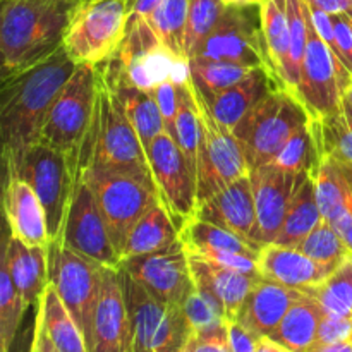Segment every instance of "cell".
Instances as JSON below:
<instances>
[{
	"instance_id": "obj_1",
	"label": "cell",
	"mask_w": 352,
	"mask_h": 352,
	"mask_svg": "<svg viewBox=\"0 0 352 352\" xmlns=\"http://www.w3.org/2000/svg\"><path fill=\"white\" fill-rule=\"evenodd\" d=\"M76 67L62 45L38 64L2 79L0 138L6 167L40 143L48 113Z\"/></svg>"
},
{
	"instance_id": "obj_2",
	"label": "cell",
	"mask_w": 352,
	"mask_h": 352,
	"mask_svg": "<svg viewBox=\"0 0 352 352\" xmlns=\"http://www.w3.org/2000/svg\"><path fill=\"white\" fill-rule=\"evenodd\" d=\"M82 2L85 0H2V79L38 64L60 48Z\"/></svg>"
},
{
	"instance_id": "obj_3",
	"label": "cell",
	"mask_w": 352,
	"mask_h": 352,
	"mask_svg": "<svg viewBox=\"0 0 352 352\" xmlns=\"http://www.w3.org/2000/svg\"><path fill=\"white\" fill-rule=\"evenodd\" d=\"M95 67L109 86L126 82L148 91L168 79L182 82L189 78L188 58L172 54L143 16L129 17L120 47Z\"/></svg>"
},
{
	"instance_id": "obj_4",
	"label": "cell",
	"mask_w": 352,
	"mask_h": 352,
	"mask_svg": "<svg viewBox=\"0 0 352 352\" xmlns=\"http://www.w3.org/2000/svg\"><path fill=\"white\" fill-rule=\"evenodd\" d=\"M86 165H100L155 182L146 150L131 124L122 102L102 78L95 120L79 158V167Z\"/></svg>"
},
{
	"instance_id": "obj_5",
	"label": "cell",
	"mask_w": 352,
	"mask_h": 352,
	"mask_svg": "<svg viewBox=\"0 0 352 352\" xmlns=\"http://www.w3.org/2000/svg\"><path fill=\"white\" fill-rule=\"evenodd\" d=\"M309 120L308 110L294 93L285 88L268 93L232 127L250 170L270 164Z\"/></svg>"
},
{
	"instance_id": "obj_6",
	"label": "cell",
	"mask_w": 352,
	"mask_h": 352,
	"mask_svg": "<svg viewBox=\"0 0 352 352\" xmlns=\"http://www.w3.org/2000/svg\"><path fill=\"white\" fill-rule=\"evenodd\" d=\"M100 78L95 65L78 64L47 117L40 143L71 158L79 172L82 144L93 127Z\"/></svg>"
},
{
	"instance_id": "obj_7",
	"label": "cell",
	"mask_w": 352,
	"mask_h": 352,
	"mask_svg": "<svg viewBox=\"0 0 352 352\" xmlns=\"http://www.w3.org/2000/svg\"><path fill=\"white\" fill-rule=\"evenodd\" d=\"M79 172L98 199L110 239L120 256L133 227L160 199L157 186L138 175L100 165L79 167Z\"/></svg>"
},
{
	"instance_id": "obj_8",
	"label": "cell",
	"mask_w": 352,
	"mask_h": 352,
	"mask_svg": "<svg viewBox=\"0 0 352 352\" xmlns=\"http://www.w3.org/2000/svg\"><path fill=\"white\" fill-rule=\"evenodd\" d=\"M192 57L230 62L251 69H267L284 86L265 40L261 3L227 6L217 26L199 45Z\"/></svg>"
},
{
	"instance_id": "obj_9",
	"label": "cell",
	"mask_w": 352,
	"mask_h": 352,
	"mask_svg": "<svg viewBox=\"0 0 352 352\" xmlns=\"http://www.w3.org/2000/svg\"><path fill=\"white\" fill-rule=\"evenodd\" d=\"M48 280L82 332L88 351L93 347L102 263L78 254L60 239L48 243Z\"/></svg>"
},
{
	"instance_id": "obj_10",
	"label": "cell",
	"mask_w": 352,
	"mask_h": 352,
	"mask_svg": "<svg viewBox=\"0 0 352 352\" xmlns=\"http://www.w3.org/2000/svg\"><path fill=\"white\" fill-rule=\"evenodd\" d=\"M195 95L199 112V144L196 160L199 206L234 181L250 174V167L232 131L213 116L208 103L196 88Z\"/></svg>"
},
{
	"instance_id": "obj_11",
	"label": "cell",
	"mask_w": 352,
	"mask_h": 352,
	"mask_svg": "<svg viewBox=\"0 0 352 352\" xmlns=\"http://www.w3.org/2000/svg\"><path fill=\"white\" fill-rule=\"evenodd\" d=\"M129 0H85L72 17L64 47L76 64L105 62L126 38Z\"/></svg>"
},
{
	"instance_id": "obj_12",
	"label": "cell",
	"mask_w": 352,
	"mask_h": 352,
	"mask_svg": "<svg viewBox=\"0 0 352 352\" xmlns=\"http://www.w3.org/2000/svg\"><path fill=\"white\" fill-rule=\"evenodd\" d=\"M6 170H12L33 188L47 215L50 241L57 239L71 201L78 168L62 151L36 143Z\"/></svg>"
},
{
	"instance_id": "obj_13",
	"label": "cell",
	"mask_w": 352,
	"mask_h": 352,
	"mask_svg": "<svg viewBox=\"0 0 352 352\" xmlns=\"http://www.w3.org/2000/svg\"><path fill=\"white\" fill-rule=\"evenodd\" d=\"M351 85V72L322 40L309 17L308 48L302 60L296 96L301 100L313 120H322L336 116L342 109V96Z\"/></svg>"
},
{
	"instance_id": "obj_14",
	"label": "cell",
	"mask_w": 352,
	"mask_h": 352,
	"mask_svg": "<svg viewBox=\"0 0 352 352\" xmlns=\"http://www.w3.org/2000/svg\"><path fill=\"white\" fill-rule=\"evenodd\" d=\"M57 239L78 254L91 258L107 267H119L120 256L110 239L98 199L86 184L81 172H78L76 177L71 201Z\"/></svg>"
},
{
	"instance_id": "obj_15",
	"label": "cell",
	"mask_w": 352,
	"mask_h": 352,
	"mask_svg": "<svg viewBox=\"0 0 352 352\" xmlns=\"http://www.w3.org/2000/svg\"><path fill=\"white\" fill-rule=\"evenodd\" d=\"M146 155L158 195L181 230L182 223L191 219L198 208L196 168L179 148L177 141L167 133L155 138Z\"/></svg>"
},
{
	"instance_id": "obj_16",
	"label": "cell",
	"mask_w": 352,
	"mask_h": 352,
	"mask_svg": "<svg viewBox=\"0 0 352 352\" xmlns=\"http://www.w3.org/2000/svg\"><path fill=\"white\" fill-rule=\"evenodd\" d=\"M119 268L127 272L164 305L184 306L196 289L189 256L181 241L158 253L120 260Z\"/></svg>"
},
{
	"instance_id": "obj_17",
	"label": "cell",
	"mask_w": 352,
	"mask_h": 352,
	"mask_svg": "<svg viewBox=\"0 0 352 352\" xmlns=\"http://www.w3.org/2000/svg\"><path fill=\"white\" fill-rule=\"evenodd\" d=\"M308 175L296 174L272 164L251 168L250 179L256 206L254 241L258 246L263 248L277 239L292 198Z\"/></svg>"
},
{
	"instance_id": "obj_18",
	"label": "cell",
	"mask_w": 352,
	"mask_h": 352,
	"mask_svg": "<svg viewBox=\"0 0 352 352\" xmlns=\"http://www.w3.org/2000/svg\"><path fill=\"white\" fill-rule=\"evenodd\" d=\"M100 298L96 305L91 352H129L131 325L119 267L100 268Z\"/></svg>"
},
{
	"instance_id": "obj_19",
	"label": "cell",
	"mask_w": 352,
	"mask_h": 352,
	"mask_svg": "<svg viewBox=\"0 0 352 352\" xmlns=\"http://www.w3.org/2000/svg\"><path fill=\"white\" fill-rule=\"evenodd\" d=\"M198 219L230 230L261 250L254 241L256 234V206L250 174L234 181L196 208Z\"/></svg>"
},
{
	"instance_id": "obj_20",
	"label": "cell",
	"mask_w": 352,
	"mask_h": 352,
	"mask_svg": "<svg viewBox=\"0 0 352 352\" xmlns=\"http://www.w3.org/2000/svg\"><path fill=\"white\" fill-rule=\"evenodd\" d=\"M3 212L12 236L31 246H48L50 236L43 206L33 188L12 170H6Z\"/></svg>"
},
{
	"instance_id": "obj_21",
	"label": "cell",
	"mask_w": 352,
	"mask_h": 352,
	"mask_svg": "<svg viewBox=\"0 0 352 352\" xmlns=\"http://www.w3.org/2000/svg\"><path fill=\"white\" fill-rule=\"evenodd\" d=\"M258 272L267 280L308 291L322 284L333 270L309 258L299 248L270 243L260 250Z\"/></svg>"
},
{
	"instance_id": "obj_22",
	"label": "cell",
	"mask_w": 352,
	"mask_h": 352,
	"mask_svg": "<svg viewBox=\"0 0 352 352\" xmlns=\"http://www.w3.org/2000/svg\"><path fill=\"white\" fill-rule=\"evenodd\" d=\"M302 294L305 291L301 289L287 287L261 277L248 294L237 315V322L243 323L256 337L272 336L280 325L285 313L299 298H302Z\"/></svg>"
},
{
	"instance_id": "obj_23",
	"label": "cell",
	"mask_w": 352,
	"mask_h": 352,
	"mask_svg": "<svg viewBox=\"0 0 352 352\" xmlns=\"http://www.w3.org/2000/svg\"><path fill=\"white\" fill-rule=\"evenodd\" d=\"M189 265H191L196 289L210 292L222 305L227 322L237 320L248 294L261 278V275L241 274V272L192 256H189Z\"/></svg>"
},
{
	"instance_id": "obj_24",
	"label": "cell",
	"mask_w": 352,
	"mask_h": 352,
	"mask_svg": "<svg viewBox=\"0 0 352 352\" xmlns=\"http://www.w3.org/2000/svg\"><path fill=\"white\" fill-rule=\"evenodd\" d=\"M0 261H3L7 267V272L26 308L34 302H40L45 289L50 284L47 246H31L10 234L3 246Z\"/></svg>"
},
{
	"instance_id": "obj_25",
	"label": "cell",
	"mask_w": 352,
	"mask_h": 352,
	"mask_svg": "<svg viewBox=\"0 0 352 352\" xmlns=\"http://www.w3.org/2000/svg\"><path fill=\"white\" fill-rule=\"evenodd\" d=\"M277 88H284L267 69H254L246 79L237 85L215 93V95L203 96L208 103L213 116L232 131V127L260 103L265 96Z\"/></svg>"
},
{
	"instance_id": "obj_26",
	"label": "cell",
	"mask_w": 352,
	"mask_h": 352,
	"mask_svg": "<svg viewBox=\"0 0 352 352\" xmlns=\"http://www.w3.org/2000/svg\"><path fill=\"white\" fill-rule=\"evenodd\" d=\"M119 272L129 311V352H155V332L165 305L155 299L127 272L122 268H119Z\"/></svg>"
},
{
	"instance_id": "obj_27",
	"label": "cell",
	"mask_w": 352,
	"mask_h": 352,
	"mask_svg": "<svg viewBox=\"0 0 352 352\" xmlns=\"http://www.w3.org/2000/svg\"><path fill=\"white\" fill-rule=\"evenodd\" d=\"M179 226L162 198L146 210L127 236L120 260L158 253L179 243Z\"/></svg>"
},
{
	"instance_id": "obj_28",
	"label": "cell",
	"mask_w": 352,
	"mask_h": 352,
	"mask_svg": "<svg viewBox=\"0 0 352 352\" xmlns=\"http://www.w3.org/2000/svg\"><path fill=\"white\" fill-rule=\"evenodd\" d=\"M322 316V306L313 296L305 292L285 313L277 330L268 337L292 352H309L316 346Z\"/></svg>"
},
{
	"instance_id": "obj_29",
	"label": "cell",
	"mask_w": 352,
	"mask_h": 352,
	"mask_svg": "<svg viewBox=\"0 0 352 352\" xmlns=\"http://www.w3.org/2000/svg\"><path fill=\"white\" fill-rule=\"evenodd\" d=\"M36 313L58 352H89L85 336L52 284L45 289Z\"/></svg>"
},
{
	"instance_id": "obj_30",
	"label": "cell",
	"mask_w": 352,
	"mask_h": 352,
	"mask_svg": "<svg viewBox=\"0 0 352 352\" xmlns=\"http://www.w3.org/2000/svg\"><path fill=\"white\" fill-rule=\"evenodd\" d=\"M322 220V212H320L318 201H316L315 179L313 175H308L292 198L280 232L274 243L278 246L298 248Z\"/></svg>"
},
{
	"instance_id": "obj_31",
	"label": "cell",
	"mask_w": 352,
	"mask_h": 352,
	"mask_svg": "<svg viewBox=\"0 0 352 352\" xmlns=\"http://www.w3.org/2000/svg\"><path fill=\"white\" fill-rule=\"evenodd\" d=\"M110 88L116 91V95L122 102L124 110H126L131 124L136 129L144 150H148V146L153 143L155 138L165 133L164 119H162L160 109H158L155 96L148 89L126 85V82L110 86Z\"/></svg>"
},
{
	"instance_id": "obj_32",
	"label": "cell",
	"mask_w": 352,
	"mask_h": 352,
	"mask_svg": "<svg viewBox=\"0 0 352 352\" xmlns=\"http://www.w3.org/2000/svg\"><path fill=\"white\" fill-rule=\"evenodd\" d=\"M179 239L188 253L199 250H220V251H236V253L248 254V256H260V250L253 244L248 243L243 237L236 236L223 227L215 226L212 222L198 219L192 215L191 219L182 223L179 230Z\"/></svg>"
},
{
	"instance_id": "obj_33",
	"label": "cell",
	"mask_w": 352,
	"mask_h": 352,
	"mask_svg": "<svg viewBox=\"0 0 352 352\" xmlns=\"http://www.w3.org/2000/svg\"><path fill=\"white\" fill-rule=\"evenodd\" d=\"M261 24L265 40L280 81L287 89V72L291 64V30L287 19L285 0H263L261 2Z\"/></svg>"
},
{
	"instance_id": "obj_34",
	"label": "cell",
	"mask_w": 352,
	"mask_h": 352,
	"mask_svg": "<svg viewBox=\"0 0 352 352\" xmlns=\"http://www.w3.org/2000/svg\"><path fill=\"white\" fill-rule=\"evenodd\" d=\"M318 155H329L352 167V117L342 109L327 119L309 122Z\"/></svg>"
},
{
	"instance_id": "obj_35",
	"label": "cell",
	"mask_w": 352,
	"mask_h": 352,
	"mask_svg": "<svg viewBox=\"0 0 352 352\" xmlns=\"http://www.w3.org/2000/svg\"><path fill=\"white\" fill-rule=\"evenodd\" d=\"M254 69L246 65L230 64L222 60H208V58H189V76L195 88L203 96L215 95L230 86L246 79Z\"/></svg>"
},
{
	"instance_id": "obj_36",
	"label": "cell",
	"mask_w": 352,
	"mask_h": 352,
	"mask_svg": "<svg viewBox=\"0 0 352 352\" xmlns=\"http://www.w3.org/2000/svg\"><path fill=\"white\" fill-rule=\"evenodd\" d=\"M189 0H164L150 16L148 23L158 34L162 43L177 57L188 58L184 50L186 28H188ZM189 60V58H188Z\"/></svg>"
},
{
	"instance_id": "obj_37",
	"label": "cell",
	"mask_w": 352,
	"mask_h": 352,
	"mask_svg": "<svg viewBox=\"0 0 352 352\" xmlns=\"http://www.w3.org/2000/svg\"><path fill=\"white\" fill-rule=\"evenodd\" d=\"M175 141L188 160L196 168L199 144V112L191 76L177 86V117H175Z\"/></svg>"
},
{
	"instance_id": "obj_38",
	"label": "cell",
	"mask_w": 352,
	"mask_h": 352,
	"mask_svg": "<svg viewBox=\"0 0 352 352\" xmlns=\"http://www.w3.org/2000/svg\"><path fill=\"white\" fill-rule=\"evenodd\" d=\"M325 315L352 316V256L316 287L308 289Z\"/></svg>"
},
{
	"instance_id": "obj_39",
	"label": "cell",
	"mask_w": 352,
	"mask_h": 352,
	"mask_svg": "<svg viewBox=\"0 0 352 352\" xmlns=\"http://www.w3.org/2000/svg\"><path fill=\"white\" fill-rule=\"evenodd\" d=\"M298 248L309 258L332 270H337L347 258L352 256L342 236L325 219L306 236V239Z\"/></svg>"
},
{
	"instance_id": "obj_40",
	"label": "cell",
	"mask_w": 352,
	"mask_h": 352,
	"mask_svg": "<svg viewBox=\"0 0 352 352\" xmlns=\"http://www.w3.org/2000/svg\"><path fill=\"white\" fill-rule=\"evenodd\" d=\"M287 3V19L291 30V64L287 72V89L296 95L302 60L309 38V16L306 0H285Z\"/></svg>"
},
{
	"instance_id": "obj_41",
	"label": "cell",
	"mask_w": 352,
	"mask_h": 352,
	"mask_svg": "<svg viewBox=\"0 0 352 352\" xmlns=\"http://www.w3.org/2000/svg\"><path fill=\"white\" fill-rule=\"evenodd\" d=\"M318 148H316L315 138H313L311 126L308 124L287 141V144L282 148L280 153L270 164L275 167L285 168V170L296 172V174L313 175L318 167Z\"/></svg>"
},
{
	"instance_id": "obj_42",
	"label": "cell",
	"mask_w": 352,
	"mask_h": 352,
	"mask_svg": "<svg viewBox=\"0 0 352 352\" xmlns=\"http://www.w3.org/2000/svg\"><path fill=\"white\" fill-rule=\"evenodd\" d=\"M226 9L227 6L222 0H189L188 28L184 38V50L188 58H191L199 45L208 38Z\"/></svg>"
},
{
	"instance_id": "obj_43",
	"label": "cell",
	"mask_w": 352,
	"mask_h": 352,
	"mask_svg": "<svg viewBox=\"0 0 352 352\" xmlns=\"http://www.w3.org/2000/svg\"><path fill=\"white\" fill-rule=\"evenodd\" d=\"M24 309L26 305L17 292L7 267L0 261V351L9 352L23 320Z\"/></svg>"
},
{
	"instance_id": "obj_44",
	"label": "cell",
	"mask_w": 352,
	"mask_h": 352,
	"mask_svg": "<svg viewBox=\"0 0 352 352\" xmlns=\"http://www.w3.org/2000/svg\"><path fill=\"white\" fill-rule=\"evenodd\" d=\"M191 333L184 308L165 305L155 332V352H181Z\"/></svg>"
},
{
	"instance_id": "obj_45",
	"label": "cell",
	"mask_w": 352,
	"mask_h": 352,
	"mask_svg": "<svg viewBox=\"0 0 352 352\" xmlns=\"http://www.w3.org/2000/svg\"><path fill=\"white\" fill-rule=\"evenodd\" d=\"M182 308H184L192 332L198 333V336L213 332V330L227 325L222 305L206 291L195 289Z\"/></svg>"
},
{
	"instance_id": "obj_46",
	"label": "cell",
	"mask_w": 352,
	"mask_h": 352,
	"mask_svg": "<svg viewBox=\"0 0 352 352\" xmlns=\"http://www.w3.org/2000/svg\"><path fill=\"white\" fill-rule=\"evenodd\" d=\"M188 253V251H186ZM188 256L199 258V260L212 261V263L220 265V267L230 268V270L241 272V274H251L260 275L258 272V260L248 254L236 253V251H220V250H199L191 251Z\"/></svg>"
},
{
	"instance_id": "obj_47",
	"label": "cell",
	"mask_w": 352,
	"mask_h": 352,
	"mask_svg": "<svg viewBox=\"0 0 352 352\" xmlns=\"http://www.w3.org/2000/svg\"><path fill=\"white\" fill-rule=\"evenodd\" d=\"M177 81H168L160 82L151 89V95L157 100V105L160 109L162 119H164L165 133L170 134L175 140L177 133H175V117H177Z\"/></svg>"
},
{
	"instance_id": "obj_48",
	"label": "cell",
	"mask_w": 352,
	"mask_h": 352,
	"mask_svg": "<svg viewBox=\"0 0 352 352\" xmlns=\"http://www.w3.org/2000/svg\"><path fill=\"white\" fill-rule=\"evenodd\" d=\"M352 340V316H333L323 313L316 346Z\"/></svg>"
},
{
	"instance_id": "obj_49",
	"label": "cell",
	"mask_w": 352,
	"mask_h": 352,
	"mask_svg": "<svg viewBox=\"0 0 352 352\" xmlns=\"http://www.w3.org/2000/svg\"><path fill=\"white\" fill-rule=\"evenodd\" d=\"M333 31H336V48L333 54L342 62L352 76V23L347 12L332 14Z\"/></svg>"
},
{
	"instance_id": "obj_50",
	"label": "cell",
	"mask_w": 352,
	"mask_h": 352,
	"mask_svg": "<svg viewBox=\"0 0 352 352\" xmlns=\"http://www.w3.org/2000/svg\"><path fill=\"white\" fill-rule=\"evenodd\" d=\"M227 337H229L230 352H256V344L260 337L254 336L237 320L227 322Z\"/></svg>"
},
{
	"instance_id": "obj_51",
	"label": "cell",
	"mask_w": 352,
	"mask_h": 352,
	"mask_svg": "<svg viewBox=\"0 0 352 352\" xmlns=\"http://www.w3.org/2000/svg\"><path fill=\"white\" fill-rule=\"evenodd\" d=\"M195 352H230L227 325L208 333H195Z\"/></svg>"
},
{
	"instance_id": "obj_52",
	"label": "cell",
	"mask_w": 352,
	"mask_h": 352,
	"mask_svg": "<svg viewBox=\"0 0 352 352\" xmlns=\"http://www.w3.org/2000/svg\"><path fill=\"white\" fill-rule=\"evenodd\" d=\"M309 17H311V23L315 26V30L318 31V34L322 36V40L329 45L330 48H336V31H333V21L332 14L325 12L322 9H316V7H309Z\"/></svg>"
},
{
	"instance_id": "obj_53",
	"label": "cell",
	"mask_w": 352,
	"mask_h": 352,
	"mask_svg": "<svg viewBox=\"0 0 352 352\" xmlns=\"http://www.w3.org/2000/svg\"><path fill=\"white\" fill-rule=\"evenodd\" d=\"M306 3L329 14H342L351 10V0H306Z\"/></svg>"
},
{
	"instance_id": "obj_54",
	"label": "cell",
	"mask_w": 352,
	"mask_h": 352,
	"mask_svg": "<svg viewBox=\"0 0 352 352\" xmlns=\"http://www.w3.org/2000/svg\"><path fill=\"white\" fill-rule=\"evenodd\" d=\"M162 2L164 0H129V14L148 17Z\"/></svg>"
},
{
	"instance_id": "obj_55",
	"label": "cell",
	"mask_w": 352,
	"mask_h": 352,
	"mask_svg": "<svg viewBox=\"0 0 352 352\" xmlns=\"http://www.w3.org/2000/svg\"><path fill=\"white\" fill-rule=\"evenodd\" d=\"M256 352H292V351H289L287 347L282 346V344H278L277 340H274L272 337L265 336V337H260V339H258Z\"/></svg>"
},
{
	"instance_id": "obj_56",
	"label": "cell",
	"mask_w": 352,
	"mask_h": 352,
	"mask_svg": "<svg viewBox=\"0 0 352 352\" xmlns=\"http://www.w3.org/2000/svg\"><path fill=\"white\" fill-rule=\"evenodd\" d=\"M309 352H352V340H344V342L323 344V346H315Z\"/></svg>"
},
{
	"instance_id": "obj_57",
	"label": "cell",
	"mask_w": 352,
	"mask_h": 352,
	"mask_svg": "<svg viewBox=\"0 0 352 352\" xmlns=\"http://www.w3.org/2000/svg\"><path fill=\"white\" fill-rule=\"evenodd\" d=\"M342 110L352 117V85L347 88V91L342 96Z\"/></svg>"
},
{
	"instance_id": "obj_58",
	"label": "cell",
	"mask_w": 352,
	"mask_h": 352,
	"mask_svg": "<svg viewBox=\"0 0 352 352\" xmlns=\"http://www.w3.org/2000/svg\"><path fill=\"white\" fill-rule=\"evenodd\" d=\"M226 6H246V3H258L256 0H222Z\"/></svg>"
},
{
	"instance_id": "obj_59",
	"label": "cell",
	"mask_w": 352,
	"mask_h": 352,
	"mask_svg": "<svg viewBox=\"0 0 352 352\" xmlns=\"http://www.w3.org/2000/svg\"><path fill=\"white\" fill-rule=\"evenodd\" d=\"M181 352H195V332L191 333V337H189V340L186 342V346L182 347Z\"/></svg>"
},
{
	"instance_id": "obj_60",
	"label": "cell",
	"mask_w": 352,
	"mask_h": 352,
	"mask_svg": "<svg viewBox=\"0 0 352 352\" xmlns=\"http://www.w3.org/2000/svg\"><path fill=\"white\" fill-rule=\"evenodd\" d=\"M347 14H349V17H351V23H352V9H351L349 12H347Z\"/></svg>"
},
{
	"instance_id": "obj_61",
	"label": "cell",
	"mask_w": 352,
	"mask_h": 352,
	"mask_svg": "<svg viewBox=\"0 0 352 352\" xmlns=\"http://www.w3.org/2000/svg\"><path fill=\"white\" fill-rule=\"evenodd\" d=\"M256 2H258V3H261V2H263V0H256Z\"/></svg>"
},
{
	"instance_id": "obj_62",
	"label": "cell",
	"mask_w": 352,
	"mask_h": 352,
	"mask_svg": "<svg viewBox=\"0 0 352 352\" xmlns=\"http://www.w3.org/2000/svg\"><path fill=\"white\" fill-rule=\"evenodd\" d=\"M351 9H352V0H351Z\"/></svg>"
},
{
	"instance_id": "obj_63",
	"label": "cell",
	"mask_w": 352,
	"mask_h": 352,
	"mask_svg": "<svg viewBox=\"0 0 352 352\" xmlns=\"http://www.w3.org/2000/svg\"><path fill=\"white\" fill-rule=\"evenodd\" d=\"M0 352H3V351H0Z\"/></svg>"
}]
</instances>
